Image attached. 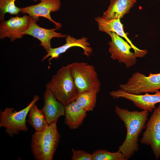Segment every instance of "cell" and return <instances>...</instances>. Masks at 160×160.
<instances>
[{
    "label": "cell",
    "mask_w": 160,
    "mask_h": 160,
    "mask_svg": "<svg viewBox=\"0 0 160 160\" xmlns=\"http://www.w3.org/2000/svg\"><path fill=\"white\" fill-rule=\"evenodd\" d=\"M27 122L33 127L36 132H42L49 126L42 110L39 109L35 104L29 111Z\"/></svg>",
    "instance_id": "obj_18"
},
{
    "label": "cell",
    "mask_w": 160,
    "mask_h": 160,
    "mask_svg": "<svg viewBox=\"0 0 160 160\" xmlns=\"http://www.w3.org/2000/svg\"><path fill=\"white\" fill-rule=\"evenodd\" d=\"M65 40V43L63 45L55 48H51L47 54L43 57L42 61H44L49 57H50L48 60L49 62L52 59L57 58L60 54L65 52L70 48L75 47L82 48L84 51L83 54L88 57L91 56L92 53V49L87 41V38L83 37L77 39L70 36L67 35Z\"/></svg>",
    "instance_id": "obj_13"
},
{
    "label": "cell",
    "mask_w": 160,
    "mask_h": 160,
    "mask_svg": "<svg viewBox=\"0 0 160 160\" xmlns=\"http://www.w3.org/2000/svg\"><path fill=\"white\" fill-rule=\"evenodd\" d=\"M79 93L100 89V82L94 66L85 62H75L69 64Z\"/></svg>",
    "instance_id": "obj_5"
},
{
    "label": "cell",
    "mask_w": 160,
    "mask_h": 160,
    "mask_svg": "<svg viewBox=\"0 0 160 160\" xmlns=\"http://www.w3.org/2000/svg\"><path fill=\"white\" fill-rule=\"evenodd\" d=\"M140 143L149 145L156 159L160 157V103L146 124Z\"/></svg>",
    "instance_id": "obj_7"
},
{
    "label": "cell",
    "mask_w": 160,
    "mask_h": 160,
    "mask_svg": "<svg viewBox=\"0 0 160 160\" xmlns=\"http://www.w3.org/2000/svg\"><path fill=\"white\" fill-rule=\"evenodd\" d=\"M87 111L75 101L65 106V124L71 129L78 128L87 116Z\"/></svg>",
    "instance_id": "obj_16"
},
{
    "label": "cell",
    "mask_w": 160,
    "mask_h": 160,
    "mask_svg": "<svg viewBox=\"0 0 160 160\" xmlns=\"http://www.w3.org/2000/svg\"><path fill=\"white\" fill-rule=\"evenodd\" d=\"M39 99V96L34 95L32 101L20 111H14V108H6L3 111H1L0 127H4L6 133L10 137L18 134L20 131H27V116L31 107Z\"/></svg>",
    "instance_id": "obj_4"
},
{
    "label": "cell",
    "mask_w": 160,
    "mask_h": 160,
    "mask_svg": "<svg viewBox=\"0 0 160 160\" xmlns=\"http://www.w3.org/2000/svg\"><path fill=\"white\" fill-rule=\"evenodd\" d=\"M30 17L25 15L22 17H11L7 20H2L0 23V39L9 38L11 42L20 39L22 34L28 28Z\"/></svg>",
    "instance_id": "obj_11"
},
{
    "label": "cell",
    "mask_w": 160,
    "mask_h": 160,
    "mask_svg": "<svg viewBox=\"0 0 160 160\" xmlns=\"http://www.w3.org/2000/svg\"><path fill=\"white\" fill-rule=\"evenodd\" d=\"M46 88L65 106L75 101L79 93L69 64L57 70L46 84Z\"/></svg>",
    "instance_id": "obj_2"
},
{
    "label": "cell",
    "mask_w": 160,
    "mask_h": 160,
    "mask_svg": "<svg viewBox=\"0 0 160 160\" xmlns=\"http://www.w3.org/2000/svg\"><path fill=\"white\" fill-rule=\"evenodd\" d=\"M16 0H0V20H4L5 14L8 13L11 15H17L20 12V8L16 6ZM36 2L39 0H33Z\"/></svg>",
    "instance_id": "obj_20"
},
{
    "label": "cell",
    "mask_w": 160,
    "mask_h": 160,
    "mask_svg": "<svg viewBox=\"0 0 160 160\" xmlns=\"http://www.w3.org/2000/svg\"><path fill=\"white\" fill-rule=\"evenodd\" d=\"M40 2L36 5H31L20 8V12L26 14L37 22L39 17H43L54 23L56 28H61L62 25L60 23L54 21L51 17L52 12L59 10L61 6L60 0H39Z\"/></svg>",
    "instance_id": "obj_9"
},
{
    "label": "cell",
    "mask_w": 160,
    "mask_h": 160,
    "mask_svg": "<svg viewBox=\"0 0 160 160\" xmlns=\"http://www.w3.org/2000/svg\"><path fill=\"white\" fill-rule=\"evenodd\" d=\"M56 124L49 125L44 130L34 132L31 143L32 153L36 160H52L60 141Z\"/></svg>",
    "instance_id": "obj_3"
},
{
    "label": "cell",
    "mask_w": 160,
    "mask_h": 160,
    "mask_svg": "<svg viewBox=\"0 0 160 160\" xmlns=\"http://www.w3.org/2000/svg\"><path fill=\"white\" fill-rule=\"evenodd\" d=\"M29 24L28 28L23 32L22 35H29L38 39L41 42L40 45L42 46L47 53L51 47V41L54 38H58L65 37L66 34L56 31L60 29L56 28L52 29H46L39 26L37 22L30 17Z\"/></svg>",
    "instance_id": "obj_12"
},
{
    "label": "cell",
    "mask_w": 160,
    "mask_h": 160,
    "mask_svg": "<svg viewBox=\"0 0 160 160\" xmlns=\"http://www.w3.org/2000/svg\"><path fill=\"white\" fill-rule=\"evenodd\" d=\"M120 89L135 95L156 92L160 89V72L150 73L148 76L137 72L133 74L127 82L119 85Z\"/></svg>",
    "instance_id": "obj_6"
},
{
    "label": "cell",
    "mask_w": 160,
    "mask_h": 160,
    "mask_svg": "<svg viewBox=\"0 0 160 160\" xmlns=\"http://www.w3.org/2000/svg\"><path fill=\"white\" fill-rule=\"evenodd\" d=\"M107 33L111 39V41L108 43L111 57L114 60H117L119 63H123L127 68L134 65L137 57L134 52L130 51L133 47L116 33L109 32Z\"/></svg>",
    "instance_id": "obj_8"
},
{
    "label": "cell",
    "mask_w": 160,
    "mask_h": 160,
    "mask_svg": "<svg viewBox=\"0 0 160 160\" xmlns=\"http://www.w3.org/2000/svg\"><path fill=\"white\" fill-rule=\"evenodd\" d=\"M92 154V160H127L122 153L119 151L111 152L105 149H97Z\"/></svg>",
    "instance_id": "obj_21"
},
{
    "label": "cell",
    "mask_w": 160,
    "mask_h": 160,
    "mask_svg": "<svg viewBox=\"0 0 160 160\" xmlns=\"http://www.w3.org/2000/svg\"><path fill=\"white\" fill-rule=\"evenodd\" d=\"M95 20L97 23L99 31L106 33L109 32H114L124 38L133 47L134 52L137 55V57L142 58L144 57L147 54L148 51L146 49H140L132 44L124 33L123 25L120 19L107 20L101 17H95Z\"/></svg>",
    "instance_id": "obj_14"
},
{
    "label": "cell",
    "mask_w": 160,
    "mask_h": 160,
    "mask_svg": "<svg viewBox=\"0 0 160 160\" xmlns=\"http://www.w3.org/2000/svg\"><path fill=\"white\" fill-rule=\"evenodd\" d=\"M98 93L91 91L79 93L75 101L87 111H92L96 105Z\"/></svg>",
    "instance_id": "obj_19"
},
{
    "label": "cell",
    "mask_w": 160,
    "mask_h": 160,
    "mask_svg": "<svg viewBox=\"0 0 160 160\" xmlns=\"http://www.w3.org/2000/svg\"><path fill=\"white\" fill-rule=\"evenodd\" d=\"M109 94L114 99L122 98L131 101L136 107L150 112L156 108V104L160 103V91L154 94L145 93L144 95H135L119 89L110 92Z\"/></svg>",
    "instance_id": "obj_10"
},
{
    "label": "cell",
    "mask_w": 160,
    "mask_h": 160,
    "mask_svg": "<svg viewBox=\"0 0 160 160\" xmlns=\"http://www.w3.org/2000/svg\"><path fill=\"white\" fill-rule=\"evenodd\" d=\"M136 0H111L107 9L103 13L102 17L110 20L120 19L129 12Z\"/></svg>",
    "instance_id": "obj_17"
},
{
    "label": "cell",
    "mask_w": 160,
    "mask_h": 160,
    "mask_svg": "<svg viewBox=\"0 0 160 160\" xmlns=\"http://www.w3.org/2000/svg\"><path fill=\"white\" fill-rule=\"evenodd\" d=\"M72 153L71 159L72 160H92V154L83 150L71 149Z\"/></svg>",
    "instance_id": "obj_22"
},
{
    "label": "cell",
    "mask_w": 160,
    "mask_h": 160,
    "mask_svg": "<svg viewBox=\"0 0 160 160\" xmlns=\"http://www.w3.org/2000/svg\"><path fill=\"white\" fill-rule=\"evenodd\" d=\"M44 105L42 110L49 125L56 124L59 118L65 116V106L46 88L44 94Z\"/></svg>",
    "instance_id": "obj_15"
},
{
    "label": "cell",
    "mask_w": 160,
    "mask_h": 160,
    "mask_svg": "<svg viewBox=\"0 0 160 160\" xmlns=\"http://www.w3.org/2000/svg\"><path fill=\"white\" fill-rule=\"evenodd\" d=\"M115 111L124 123L127 130L125 138L119 147L118 150L124 155L126 160L130 158L139 150V137L146 127L148 111H130L122 108L117 105Z\"/></svg>",
    "instance_id": "obj_1"
}]
</instances>
